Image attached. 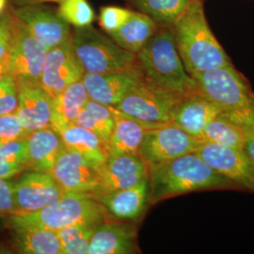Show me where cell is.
<instances>
[{"label": "cell", "mask_w": 254, "mask_h": 254, "mask_svg": "<svg viewBox=\"0 0 254 254\" xmlns=\"http://www.w3.org/2000/svg\"><path fill=\"white\" fill-rule=\"evenodd\" d=\"M148 169L150 204L193 191L236 189L225 177L209 167L196 152Z\"/></svg>", "instance_id": "obj_1"}, {"label": "cell", "mask_w": 254, "mask_h": 254, "mask_svg": "<svg viewBox=\"0 0 254 254\" xmlns=\"http://www.w3.org/2000/svg\"><path fill=\"white\" fill-rule=\"evenodd\" d=\"M172 27L182 62L191 76L232 65L227 53L209 27L201 0H195Z\"/></svg>", "instance_id": "obj_2"}, {"label": "cell", "mask_w": 254, "mask_h": 254, "mask_svg": "<svg viewBox=\"0 0 254 254\" xmlns=\"http://www.w3.org/2000/svg\"><path fill=\"white\" fill-rule=\"evenodd\" d=\"M146 79L180 95L198 91L197 83L187 72L178 52L173 27L160 26L136 53Z\"/></svg>", "instance_id": "obj_3"}, {"label": "cell", "mask_w": 254, "mask_h": 254, "mask_svg": "<svg viewBox=\"0 0 254 254\" xmlns=\"http://www.w3.org/2000/svg\"><path fill=\"white\" fill-rule=\"evenodd\" d=\"M109 214L93 196L65 192L59 200L31 214L9 216V225L42 228L59 231L77 223L101 224Z\"/></svg>", "instance_id": "obj_4"}, {"label": "cell", "mask_w": 254, "mask_h": 254, "mask_svg": "<svg viewBox=\"0 0 254 254\" xmlns=\"http://www.w3.org/2000/svg\"><path fill=\"white\" fill-rule=\"evenodd\" d=\"M72 40L86 73H110L138 67L136 54L122 48L91 25L72 28Z\"/></svg>", "instance_id": "obj_5"}, {"label": "cell", "mask_w": 254, "mask_h": 254, "mask_svg": "<svg viewBox=\"0 0 254 254\" xmlns=\"http://www.w3.org/2000/svg\"><path fill=\"white\" fill-rule=\"evenodd\" d=\"M192 77L197 83L198 91L216 104L222 113L254 111V93L233 64L197 73Z\"/></svg>", "instance_id": "obj_6"}, {"label": "cell", "mask_w": 254, "mask_h": 254, "mask_svg": "<svg viewBox=\"0 0 254 254\" xmlns=\"http://www.w3.org/2000/svg\"><path fill=\"white\" fill-rule=\"evenodd\" d=\"M183 97L143 77L115 108L140 123L155 127L172 122L173 113Z\"/></svg>", "instance_id": "obj_7"}, {"label": "cell", "mask_w": 254, "mask_h": 254, "mask_svg": "<svg viewBox=\"0 0 254 254\" xmlns=\"http://www.w3.org/2000/svg\"><path fill=\"white\" fill-rule=\"evenodd\" d=\"M201 141L171 122L146 131L138 154L149 168L195 152Z\"/></svg>", "instance_id": "obj_8"}, {"label": "cell", "mask_w": 254, "mask_h": 254, "mask_svg": "<svg viewBox=\"0 0 254 254\" xmlns=\"http://www.w3.org/2000/svg\"><path fill=\"white\" fill-rule=\"evenodd\" d=\"M65 192L96 196L104 192L100 166L64 147L50 172Z\"/></svg>", "instance_id": "obj_9"}, {"label": "cell", "mask_w": 254, "mask_h": 254, "mask_svg": "<svg viewBox=\"0 0 254 254\" xmlns=\"http://www.w3.org/2000/svg\"><path fill=\"white\" fill-rule=\"evenodd\" d=\"M47 51V47L15 17L13 38L7 64L9 73L15 76L17 82L40 85Z\"/></svg>", "instance_id": "obj_10"}, {"label": "cell", "mask_w": 254, "mask_h": 254, "mask_svg": "<svg viewBox=\"0 0 254 254\" xmlns=\"http://www.w3.org/2000/svg\"><path fill=\"white\" fill-rule=\"evenodd\" d=\"M195 152L236 189L254 192V165L244 149L201 141Z\"/></svg>", "instance_id": "obj_11"}, {"label": "cell", "mask_w": 254, "mask_h": 254, "mask_svg": "<svg viewBox=\"0 0 254 254\" xmlns=\"http://www.w3.org/2000/svg\"><path fill=\"white\" fill-rule=\"evenodd\" d=\"M85 73L71 36L47 51L40 85L54 98L71 84L81 80Z\"/></svg>", "instance_id": "obj_12"}, {"label": "cell", "mask_w": 254, "mask_h": 254, "mask_svg": "<svg viewBox=\"0 0 254 254\" xmlns=\"http://www.w3.org/2000/svg\"><path fill=\"white\" fill-rule=\"evenodd\" d=\"M16 214H31L59 200L65 194L59 183L48 173L31 171L14 183Z\"/></svg>", "instance_id": "obj_13"}, {"label": "cell", "mask_w": 254, "mask_h": 254, "mask_svg": "<svg viewBox=\"0 0 254 254\" xmlns=\"http://www.w3.org/2000/svg\"><path fill=\"white\" fill-rule=\"evenodd\" d=\"M13 14L48 50L72 36L71 26L61 18L57 9L47 4L24 5L15 9Z\"/></svg>", "instance_id": "obj_14"}, {"label": "cell", "mask_w": 254, "mask_h": 254, "mask_svg": "<svg viewBox=\"0 0 254 254\" xmlns=\"http://www.w3.org/2000/svg\"><path fill=\"white\" fill-rule=\"evenodd\" d=\"M139 66L126 71L105 73H85L82 81L89 98L109 107H117L133 87L143 79Z\"/></svg>", "instance_id": "obj_15"}, {"label": "cell", "mask_w": 254, "mask_h": 254, "mask_svg": "<svg viewBox=\"0 0 254 254\" xmlns=\"http://www.w3.org/2000/svg\"><path fill=\"white\" fill-rule=\"evenodd\" d=\"M18 83V106L15 110L20 124L30 133L51 127L53 98L39 84Z\"/></svg>", "instance_id": "obj_16"}, {"label": "cell", "mask_w": 254, "mask_h": 254, "mask_svg": "<svg viewBox=\"0 0 254 254\" xmlns=\"http://www.w3.org/2000/svg\"><path fill=\"white\" fill-rule=\"evenodd\" d=\"M148 178L136 186L106 191L94 196L105 207L109 217L121 220H136L144 214L149 203Z\"/></svg>", "instance_id": "obj_17"}, {"label": "cell", "mask_w": 254, "mask_h": 254, "mask_svg": "<svg viewBox=\"0 0 254 254\" xmlns=\"http://www.w3.org/2000/svg\"><path fill=\"white\" fill-rule=\"evenodd\" d=\"M222 113L216 104L199 91L185 95L173 113L172 123L190 136L202 139L203 130Z\"/></svg>", "instance_id": "obj_18"}, {"label": "cell", "mask_w": 254, "mask_h": 254, "mask_svg": "<svg viewBox=\"0 0 254 254\" xmlns=\"http://www.w3.org/2000/svg\"><path fill=\"white\" fill-rule=\"evenodd\" d=\"M104 192L134 187L148 178L149 169L138 154L109 156L100 167Z\"/></svg>", "instance_id": "obj_19"}, {"label": "cell", "mask_w": 254, "mask_h": 254, "mask_svg": "<svg viewBox=\"0 0 254 254\" xmlns=\"http://www.w3.org/2000/svg\"><path fill=\"white\" fill-rule=\"evenodd\" d=\"M138 253L136 230L131 223L105 221L91 237L88 254H131Z\"/></svg>", "instance_id": "obj_20"}, {"label": "cell", "mask_w": 254, "mask_h": 254, "mask_svg": "<svg viewBox=\"0 0 254 254\" xmlns=\"http://www.w3.org/2000/svg\"><path fill=\"white\" fill-rule=\"evenodd\" d=\"M64 143L53 127L28 133L27 136V168L32 171L50 173Z\"/></svg>", "instance_id": "obj_21"}, {"label": "cell", "mask_w": 254, "mask_h": 254, "mask_svg": "<svg viewBox=\"0 0 254 254\" xmlns=\"http://www.w3.org/2000/svg\"><path fill=\"white\" fill-rule=\"evenodd\" d=\"M115 123L108 142L109 156L138 154V149L151 126L131 118L114 108Z\"/></svg>", "instance_id": "obj_22"}, {"label": "cell", "mask_w": 254, "mask_h": 254, "mask_svg": "<svg viewBox=\"0 0 254 254\" xmlns=\"http://www.w3.org/2000/svg\"><path fill=\"white\" fill-rule=\"evenodd\" d=\"M56 130L66 148L79 153L100 167L108 160V144L94 132L76 125L59 127Z\"/></svg>", "instance_id": "obj_23"}, {"label": "cell", "mask_w": 254, "mask_h": 254, "mask_svg": "<svg viewBox=\"0 0 254 254\" xmlns=\"http://www.w3.org/2000/svg\"><path fill=\"white\" fill-rule=\"evenodd\" d=\"M159 25L141 11H133L130 18L109 36L122 48L136 54L150 38L154 35Z\"/></svg>", "instance_id": "obj_24"}, {"label": "cell", "mask_w": 254, "mask_h": 254, "mask_svg": "<svg viewBox=\"0 0 254 254\" xmlns=\"http://www.w3.org/2000/svg\"><path fill=\"white\" fill-rule=\"evenodd\" d=\"M20 254H64L57 232L42 228L9 225Z\"/></svg>", "instance_id": "obj_25"}, {"label": "cell", "mask_w": 254, "mask_h": 254, "mask_svg": "<svg viewBox=\"0 0 254 254\" xmlns=\"http://www.w3.org/2000/svg\"><path fill=\"white\" fill-rule=\"evenodd\" d=\"M89 99L82 79L68 86L53 98L51 127L57 129L74 125L75 120Z\"/></svg>", "instance_id": "obj_26"}, {"label": "cell", "mask_w": 254, "mask_h": 254, "mask_svg": "<svg viewBox=\"0 0 254 254\" xmlns=\"http://www.w3.org/2000/svg\"><path fill=\"white\" fill-rule=\"evenodd\" d=\"M114 123V107L89 99L75 120L74 125L94 132L108 144Z\"/></svg>", "instance_id": "obj_27"}, {"label": "cell", "mask_w": 254, "mask_h": 254, "mask_svg": "<svg viewBox=\"0 0 254 254\" xmlns=\"http://www.w3.org/2000/svg\"><path fill=\"white\" fill-rule=\"evenodd\" d=\"M202 139L218 145L244 149L246 130L244 127L220 114L206 125Z\"/></svg>", "instance_id": "obj_28"}, {"label": "cell", "mask_w": 254, "mask_h": 254, "mask_svg": "<svg viewBox=\"0 0 254 254\" xmlns=\"http://www.w3.org/2000/svg\"><path fill=\"white\" fill-rule=\"evenodd\" d=\"M139 11L160 26H173L195 0H133Z\"/></svg>", "instance_id": "obj_29"}, {"label": "cell", "mask_w": 254, "mask_h": 254, "mask_svg": "<svg viewBox=\"0 0 254 254\" xmlns=\"http://www.w3.org/2000/svg\"><path fill=\"white\" fill-rule=\"evenodd\" d=\"M98 225L77 223L57 231L64 254H88L91 237Z\"/></svg>", "instance_id": "obj_30"}, {"label": "cell", "mask_w": 254, "mask_h": 254, "mask_svg": "<svg viewBox=\"0 0 254 254\" xmlns=\"http://www.w3.org/2000/svg\"><path fill=\"white\" fill-rule=\"evenodd\" d=\"M59 4V15L73 27L90 26L95 19V13L88 0H63Z\"/></svg>", "instance_id": "obj_31"}, {"label": "cell", "mask_w": 254, "mask_h": 254, "mask_svg": "<svg viewBox=\"0 0 254 254\" xmlns=\"http://www.w3.org/2000/svg\"><path fill=\"white\" fill-rule=\"evenodd\" d=\"M134 10L122 8L118 6H105L100 9L99 26L109 35L117 31L130 16Z\"/></svg>", "instance_id": "obj_32"}, {"label": "cell", "mask_w": 254, "mask_h": 254, "mask_svg": "<svg viewBox=\"0 0 254 254\" xmlns=\"http://www.w3.org/2000/svg\"><path fill=\"white\" fill-rule=\"evenodd\" d=\"M18 83L8 73L0 80V116L14 112L18 106Z\"/></svg>", "instance_id": "obj_33"}, {"label": "cell", "mask_w": 254, "mask_h": 254, "mask_svg": "<svg viewBox=\"0 0 254 254\" xmlns=\"http://www.w3.org/2000/svg\"><path fill=\"white\" fill-rule=\"evenodd\" d=\"M27 134L28 133L20 124L15 111L0 116V143L24 138Z\"/></svg>", "instance_id": "obj_34"}, {"label": "cell", "mask_w": 254, "mask_h": 254, "mask_svg": "<svg viewBox=\"0 0 254 254\" xmlns=\"http://www.w3.org/2000/svg\"><path fill=\"white\" fill-rule=\"evenodd\" d=\"M0 161L20 162L26 165L27 136L0 143Z\"/></svg>", "instance_id": "obj_35"}, {"label": "cell", "mask_w": 254, "mask_h": 254, "mask_svg": "<svg viewBox=\"0 0 254 254\" xmlns=\"http://www.w3.org/2000/svg\"><path fill=\"white\" fill-rule=\"evenodd\" d=\"M14 24V14H0V62H7L13 38Z\"/></svg>", "instance_id": "obj_36"}, {"label": "cell", "mask_w": 254, "mask_h": 254, "mask_svg": "<svg viewBox=\"0 0 254 254\" xmlns=\"http://www.w3.org/2000/svg\"><path fill=\"white\" fill-rule=\"evenodd\" d=\"M13 183L0 179V215L12 216L16 214Z\"/></svg>", "instance_id": "obj_37"}, {"label": "cell", "mask_w": 254, "mask_h": 254, "mask_svg": "<svg viewBox=\"0 0 254 254\" xmlns=\"http://www.w3.org/2000/svg\"><path fill=\"white\" fill-rule=\"evenodd\" d=\"M224 117L235 122L236 124L244 127L247 131L254 134V111H244L237 113H221Z\"/></svg>", "instance_id": "obj_38"}, {"label": "cell", "mask_w": 254, "mask_h": 254, "mask_svg": "<svg viewBox=\"0 0 254 254\" xmlns=\"http://www.w3.org/2000/svg\"><path fill=\"white\" fill-rule=\"evenodd\" d=\"M27 169L25 164L12 161H0V179H8Z\"/></svg>", "instance_id": "obj_39"}, {"label": "cell", "mask_w": 254, "mask_h": 254, "mask_svg": "<svg viewBox=\"0 0 254 254\" xmlns=\"http://www.w3.org/2000/svg\"><path fill=\"white\" fill-rule=\"evenodd\" d=\"M245 129V128H244ZM246 130V129H245ZM244 150L254 165V134L246 130V140Z\"/></svg>", "instance_id": "obj_40"}, {"label": "cell", "mask_w": 254, "mask_h": 254, "mask_svg": "<svg viewBox=\"0 0 254 254\" xmlns=\"http://www.w3.org/2000/svg\"><path fill=\"white\" fill-rule=\"evenodd\" d=\"M63 0H16L20 6L24 5H37V4H48V3H61Z\"/></svg>", "instance_id": "obj_41"}, {"label": "cell", "mask_w": 254, "mask_h": 254, "mask_svg": "<svg viewBox=\"0 0 254 254\" xmlns=\"http://www.w3.org/2000/svg\"><path fill=\"white\" fill-rule=\"evenodd\" d=\"M8 73H9V72L7 62H0V80Z\"/></svg>", "instance_id": "obj_42"}, {"label": "cell", "mask_w": 254, "mask_h": 254, "mask_svg": "<svg viewBox=\"0 0 254 254\" xmlns=\"http://www.w3.org/2000/svg\"><path fill=\"white\" fill-rule=\"evenodd\" d=\"M6 5H7V0H0V14L6 8Z\"/></svg>", "instance_id": "obj_43"}]
</instances>
